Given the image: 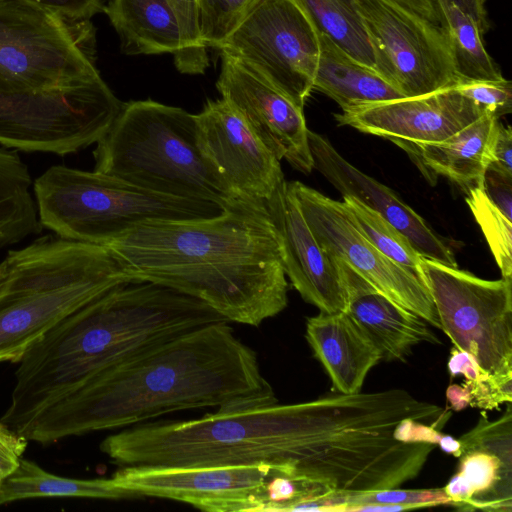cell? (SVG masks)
Returning <instances> with one entry per match:
<instances>
[{
    "label": "cell",
    "instance_id": "cell-41",
    "mask_svg": "<svg viewBox=\"0 0 512 512\" xmlns=\"http://www.w3.org/2000/svg\"><path fill=\"white\" fill-rule=\"evenodd\" d=\"M28 441L0 421V446L22 456Z\"/></svg>",
    "mask_w": 512,
    "mask_h": 512
},
{
    "label": "cell",
    "instance_id": "cell-44",
    "mask_svg": "<svg viewBox=\"0 0 512 512\" xmlns=\"http://www.w3.org/2000/svg\"><path fill=\"white\" fill-rule=\"evenodd\" d=\"M7 273H8L7 262L4 258V260L2 262H0V285L4 282V280L7 276Z\"/></svg>",
    "mask_w": 512,
    "mask_h": 512
},
{
    "label": "cell",
    "instance_id": "cell-40",
    "mask_svg": "<svg viewBox=\"0 0 512 512\" xmlns=\"http://www.w3.org/2000/svg\"><path fill=\"white\" fill-rule=\"evenodd\" d=\"M457 5L461 10L467 13L477 23L480 31L484 35L489 29L487 19V11L485 2L486 0H450Z\"/></svg>",
    "mask_w": 512,
    "mask_h": 512
},
{
    "label": "cell",
    "instance_id": "cell-32",
    "mask_svg": "<svg viewBox=\"0 0 512 512\" xmlns=\"http://www.w3.org/2000/svg\"><path fill=\"white\" fill-rule=\"evenodd\" d=\"M173 9L180 30L181 46L174 55V64L183 74H203L209 65L207 47L199 26L197 0H167Z\"/></svg>",
    "mask_w": 512,
    "mask_h": 512
},
{
    "label": "cell",
    "instance_id": "cell-11",
    "mask_svg": "<svg viewBox=\"0 0 512 512\" xmlns=\"http://www.w3.org/2000/svg\"><path fill=\"white\" fill-rule=\"evenodd\" d=\"M374 70L404 97L454 86L457 77L443 28L390 0H357Z\"/></svg>",
    "mask_w": 512,
    "mask_h": 512
},
{
    "label": "cell",
    "instance_id": "cell-36",
    "mask_svg": "<svg viewBox=\"0 0 512 512\" xmlns=\"http://www.w3.org/2000/svg\"><path fill=\"white\" fill-rule=\"evenodd\" d=\"M41 9L71 21H89L103 12L102 0H26Z\"/></svg>",
    "mask_w": 512,
    "mask_h": 512
},
{
    "label": "cell",
    "instance_id": "cell-30",
    "mask_svg": "<svg viewBox=\"0 0 512 512\" xmlns=\"http://www.w3.org/2000/svg\"><path fill=\"white\" fill-rule=\"evenodd\" d=\"M343 202L352 213L357 225L367 239L386 257L411 270L421 280L422 256L408 238L379 213L357 199L343 196ZM422 281V280H421Z\"/></svg>",
    "mask_w": 512,
    "mask_h": 512
},
{
    "label": "cell",
    "instance_id": "cell-25",
    "mask_svg": "<svg viewBox=\"0 0 512 512\" xmlns=\"http://www.w3.org/2000/svg\"><path fill=\"white\" fill-rule=\"evenodd\" d=\"M3 504L34 498H91L118 500L134 496L113 477L77 479L52 474L31 460L20 459L17 469L0 482Z\"/></svg>",
    "mask_w": 512,
    "mask_h": 512
},
{
    "label": "cell",
    "instance_id": "cell-42",
    "mask_svg": "<svg viewBox=\"0 0 512 512\" xmlns=\"http://www.w3.org/2000/svg\"><path fill=\"white\" fill-rule=\"evenodd\" d=\"M21 458L17 453L0 446V482L17 469Z\"/></svg>",
    "mask_w": 512,
    "mask_h": 512
},
{
    "label": "cell",
    "instance_id": "cell-6",
    "mask_svg": "<svg viewBox=\"0 0 512 512\" xmlns=\"http://www.w3.org/2000/svg\"><path fill=\"white\" fill-rule=\"evenodd\" d=\"M33 193L43 228L64 239L101 245L143 222L209 218L224 211L213 203L152 193L64 165L37 177Z\"/></svg>",
    "mask_w": 512,
    "mask_h": 512
},
{
    "label": "cell",
    "instance_id": "cell-35",
    "mask_svg": "<svg viewBox=\"0 0 512 512\" xmlns=\"http://www.w3.org/2000/svg\"><path fill=\"white\" fill-rule=\"evenodd\" d=\"M463 384L468 404L473 407L491 410L512 401V376L486 373L475 379H465Z\"/></svg>",
    "mask_w": 512,
    "mask_h": 512
},
{
    "label": "cell",
    "instance_id": "cell-22",
    "mask_svg": "<svg viewBox=\"0 0 512 512\" xmlns=\"http://www.w3.org/2000/svg\"><path fill=\"white\" fill-rule=\"evenodd\" d=\"M498 122V118L486 112L442 141L399 146L415 157L424 171L445 176L468 190L483 183Z\"/></svg>",
    "mask_w": 512,
    "mask_h": 512
},
{
    "label": "cell",
    "instance_id": "cell-21",
    "mask_svg": "<svg viewBox=\"0 0 512 512\" xmlns=\"http://www.w3.org/2000/svg\"><path fill=\"white\" fill-rule=\"evenodd\" d=\"M305 336L337 393L359 392L369 371L382 360L380 350L347 311H320L307 318Z\"/></svg>",
    "mask_w": 512,
    "mask_h": 512
},
{
    "label": "cell",
    "instance_id": "cell-8",
    "mask_svg": "<svg viewBox=\"0 0 512 512\" xmlns=\"http://www.w3.org/2000/svg\"><path fill=\"white\" fill-rule=\"evenodd\" d=\"M123 103L101 78L63 91L36 92L0 77V144L66 156L96 144Z\"/></svg>",
    "mask_w": 512,
    "mask_h": 512
},
{
    "label": "cell",
    "instance_id": "cell-3",
    "mask_svg": "<svg viewBox=\"0 0 512 512\" xmlns=\"http://www.w3.org/2000/svg\"><path fill=\"white\" fill-rule=\"evenodd\" d=\"M226 321L206 303L152 282L120 284L78 308L17 362L0 421L18 433L39 412L150 348L209 323Z\"/></svg>",
    "mask_w": 512,
    "mask_h": 512
},
{
    "label": "cell",
    "instance_id": "cell-13",
    "mask_svg": "<svg viewBox=\"0 0 512 512\" xmlns=\"http://www.w3.org/2000/svg\"><path fill=\"white\" fill-rule=\"evenodd\" d=\"M274 472L268 465L121 466L112 477L134 497L176 500L209 512H236L252 511Z\"/></svg>",
    "mask_w": 512,
    "mask_h": 512
},
{
    "label": "cell",
    "instance_id": "cell-29",
    "mask_svg": "<svg viewBox=\"0 0 512 512\" xmlns=\"http://www.w3.org/2000/svg\"><path fill=\"white\" fill-rule=\"evenodd\" d=\"M450 505L443 488L372 491H332L298 506V511L353 512L365 505H399L407 510L437 505Z\"/></svg>",
    "mask_w": 512,
    "mask_h": 512
},
{
    "label": "cell",
    "instance_id": "cell-17",
    "mask_svg": "<svg viewBox=\"0 0 512 512\" xmlns=\"http://www.w3.org/2000/svg\"><path fill=\"white\" fill-rule=\"evenodd\" d=\"M457 473L443 487L459 509L512 511V410L496 421L485 415L458 439Z\"/></svg>",
    "mask_w": 512,
    "mask_h": 512
},
{
    "label": "cell",
    "instance_id": "cell-14",
    "mask_svg": "<svg viewBox=\"0 0 512 512\" xmlns=\"http://www.w3.org/2000/svg\"><path fill=\"white\" fill-rule=\"evenodd\" d=\"M197 144L239 199L265 204L285 178L280 160L223 99L207 101L195 115Z\"/></svg>",
    "mask_w": 512,
    "mask_h": 512
},
{
    "label": "cell",
    "instance_id": "cell-1",
    "mask_svg": "<svg viewBox=\"0 0 512 512\" xmlns=\"http://www.w3.org/2000/svg\"><path fill=\"white\" fill-rule=\"evenodd\" d=\"M275 403L256 352L227 321H218L105 370L43 409L18 434L49 445L175 411H231Z\"/></svg>",
    "mask_w": 512,
    "mask_h": 512
},
{
    "label": "cell",
    "instance_id": "cell-28",
    "mask_svg": "<svg viewBox=\"0 0 512 512\" xmlns=\"http://www.w3.org/2000/svg\"><path fill=\"white\" fill-rule=\"evenodd\" d=\"M316 30L358 62L374 69V55L357 0H295Z\"/></svg>",
    "mask_w": 512,
    "mask_h": 512
},
{
    "label": "cell",
    "instance_id": "cell-37",
    "mask_svg": "<svg viewBox=\"0 0 512 512\" xmlns=\"http://www.w3.org/2000/svg\"><path fill=\"white\" fill-rule=\"evenodd\" d=\"M482 185L489 199L512 220V178L487 168Z\"/></svg>",
    "mask_w": 512,
    "mask_h": 512
},
{
    "label": "cell",
    "instance_id": "cell-26",
    "mask_svg": "<svg viewBox=\"0 0 512 512\" xmlns=\"http://www.w3.org/2000/svg\"><path fill=\"white\" fill-rule=\"evenodd\" d=\"M32 186L28 167L17 150L0 148V248L42 231Z\"/></svg>",
    "mask_w": 512,
    "mask_h": 512
},
{
    "label": "cell",
    "instance_id": "cell-18",
    "mask_svg": "<svg viewBox=\"0 0 512 512\" xmlns=\"http://www.w3.org/2000/svg\"><path fill=\"white\" fill-rule=\"evenodd\" d=\"M265 208L279 239L285 275L302 299L322 312L347 311L348 294L339 267L314 237L285 179Z\"/></svg>",
    "mask_w": 512,
    "mask_h": 512
},
{
    "label": "cell",
    "instance_id": "cell-15",
    "mask_svg": "<svg viewBox=\"0 0 512 512\" xmlns=\"http://www.w3.org/2000/svg\"><path fill=\"white\" fill-rule=\"evenodd\" d=\"M216 87L254 134L278 159L309 174L313 159L303 108L236 59L221 53Z\"/></svg>",
    "mask_w": 512,
    "mask_h": 512
},
{
    "label": "cell",
    "instance_id": "cell-4",
    "mask_svg": "<svg viewBox=\"0 0 512 512\" xmlns=\"http://www.w3.org/2000/svg\"><path fill=\"white\" fill-rule=\"evenodd\" d=\"M0 285V363H17L66 316L133 279L106 245L45 235L5 257Z\"/></svg>",
    "mask_w": 512,
    "mask_h": 512
},
{
    "label": "cell",
    "instance_id": "cell-5",
    "mask_svg": "<svg viewBox=\"0 0 512 512\" xmlns=\"http://www.w3.org/2000/svg\"><path fill=\"white\" fill-rule=\"evenodd\" d=\"M94 171L145 191L223 210L262 205L237 198L197 144L195 115L153 100L123 103L93 150Z\"/></svg>",
    "mask_w": 512,
    "mask_h": 512
},
{
    "label": "cell",
    "instance_id": "cell-39",
    "mask_svg": "<svg viewBox=\"0 0 512 512\" xmlns=\"http://www.w3.org/2000/svg\"><path fill=\"white\" fill-rule=\"evenodd\" d=\"M428 21L441 26V16L435 0H390Z\"/></svg>",
    "mask_w": 512,
    "mask_h": 512
},
{
    "label": "cell",
    "instance_id": "cell-45",
    "mask_svg": "<svg viewBox=\"0 0 512 512\" xmlns=\"http://www.w3.org/2000/svg\"><path fill=\"white\" fill-rule=\"evenodd\" d=\"M1 505H3V500H2L1 491H0V506Z\"/></svg>",
    "mask_w": 512,
    "mask_h": 512
},
{
    "label": "cell",
    "instance_id": "cell-16",
    "mask_svg": "<svg viewBox=\"0 0 512 512\" xmlns=\"http://www.w3.org/2000/svg\"><path fill=\"white\" fill-rule=\"evenodd\" d=\"M486 111L454 86L428 94L356 106L335 115L339 125L403 143L442 141Z\"/></svg>",
    "mask_w": 512,
    "mask_h": 512
},
{
    "label": "cell",
    "instance_id": "cell-27",
    "mask_svg": "<svg viewBox=\"0 0 512 512\" xmlns=\"http://www.w3.org/2000/svg\"><path fill=\"white\" fill-rule=\"evenodd\" d=\"M435 2L448 40L457 83L503 78L483 44V34L474 19L450 0Z\"/></svg>",
    "mask_w": 512,
    "mask_h": 512
},
{
    "label": "cell",
    "instance_id": "cell-34",
    "mask_svg": "<svg viewBox=\"0 0 512 512\" xmlns=\"http://www.w3.org/2000/svg\"><path fill=\"white\" fill-rule=\"evenodd\" d=\"M454 87L498 119L512 112V84L504 77L498 80L461 81Z\"/></svg>",
    "mask_w": 512,
    "mask_h": 512
},
{
    "label": "cell",
    "instance_id": "cell-2",
    "mask_svg": "<svg viewBox=\"0 0 512 512\" xmlns=\"http://www.w3.org/2000/svg\"><path fill=\"white\" fill-rule=\"evenodd\" d=\"M134 282L196 298L257 327L288 304L281 247L265 204L201 219L140 223L106 244Z\"/></svg>",
    "mask_w": 512,
    "mask_h": 512
},
{
    "label": "cell",
    "instance_id": "cell-43",
    "mask_svg": "<svg viewBox=\"0 0 512 512\" xmlns=\"http://www.w3.org/2000/svg\"><path fill=\"white\" fill-rule=\"evenodd\" d=\"M437 444H439L443 451L450 453L455 457L459 455L460 443L458 440L450 436L442 435Z\"/></svg>",
    "mask_w": 512,
    "mask_h": 512
},
{
    "label": "cell",
    "instance_id": "cell-19",
    "mask_svg": "<svg viewBox=\"0 0 512 512\" xmlns=\"http://www.w3.org/2000/svg\"><path fill=\"white\" fill-rule=\"evenodd\" d=\"M313 168L343 196H350L379 213L401 231L425 258L458 267L450 248L425 220L390 188L349 163L323 136L308 130Z\"/></svg>",
    "mask_w": 512,
    "mask_h": 512
},
{
    "label": "cell",
    "instance_id": "cell-9",
    "mask_svg": "<svg viewBox=\"0 0 512 512\" xmlns=\"http://www.w3.org/2000/svg\"><path fill=\"white\" fill-rule=\"evenodd\" d=\"M440 329L491 375L512 376V280H485L422 257Z\"/></svg>",
    "mask_w": 512,
    "mask_h": 512
},
{
    "label": "cell",
    "instance_id": "cell-23",
    "mask_svg": "<svg viewBox=\"0 0 512 512\" xmlns=\"http://www.w3.org/2000/svg\"><path fill=\"white\" fill-rule=\"evenodd\" d=\"M103 12L126 55L177 54L180 30L167 0H109Z\"/></svg>",
    "mask_w": 512,
    "mask_h": 512
},
{
    "label": "cell",
    "instance_id": "cell-10",
    "mask_svg": "<svg viewBox=\"0 0 512 512\" xmlns=\"http://www.w3.org/2000/svg\"><path fill=\"white\" fill-rule=\"evenodd\" d=\"M304 109L313 90L318 31L295 0H260L217 47Z\"/></svg>",
    "mask_w": 512,
    "mask_h": 512
},
{
    "label": "cell",
    "instance_id": "cell-38",
    "mask_svg": "<svg viewBox=\"0 0 512 512\" xmlns=\"http://www.w3.org/2000/svg\"><path fill=\"white\" fill-rule=\"evenodd\" d=\"M489 169L512 178V130L498 122L492 146Z\"/></svg>",
    "mask_w": 512,
    "mask_h": 512
},
{
    "label": "cell",
    "instance_id": "cell-12",
    "mask_svg": "<svg viewBox=\"0 0 512 512\" xmlns=\"http://www.w3.org/2000/svg\"><path fill=\"white\" fill-rule=\"evenodd\" d=\"M286 186L314 237L331 257L344 261L380 292L440 329L436 308L420 278L382 254L343 201L299 181H286Z\"/></svg>",
    "mask_w": 512,
    "mask_h": 512
},
{
    "label": "cell",
    "instance_id": "cell-31",
    "mask_svg": "<svg viewBox=\"0 0 512 512\" xmlns=\"http://www.w3.org/2000/svg\"><path fill=\"white\" fill-rule=\"evenodd\" d=\"M466 202L480 226L502 274L512 280V223L489 199L483 185L467 190Z\"/></svg>",
    "mask_w": 512,
    "mask_h": 512
},
{
    "label": "cell",
    "instance_id": "cell-24",
    "mask_svg": "<svg viewBox=\"0 0 512 512\" xmlns=\"http://www.w3.org/2000/svg\"><path fill=\"white\" fill-rule=\"evenodd\" d=\"M318 36L320 53L313 90L333 99L342 111L404 97L373 68L352 58L327 35L318 32Z\"/></svg>",
    "mask_w": 512,
    "mask_h": 512
},
{
    "label": "cell",
    "instance_id": "cell-33",
    "mask_svg": "<svg viewBox=\"0 0 512 512\" xmlns=\"http://www.w3.org/2000/svg\"><path fill=\"white\" fill-rule=\"evenodd\" d=\"M260 0H197L201 38L217 47Z\"/></svg>",
    "mask_w": 512,
    "mask_h": 512
},
{
    "label": "cell",
    "instance_id": "cell-20",
    "mask_svg": "<svg viewBox=\"0 0 512 512\" xmlns=\"http://www.w3.org/2000/svg\"><path fill=\"white\" fill-rule=\"evenodd\" d=\"M334 260L347 290V312L380 350L382 360L402 361L423 342L441 344L423 318L380 292L344 261Z\"/></svg>",
    "mask_w": 512,
    "mask_h": 512
},
{
    "label": "cell",
    "instance_id": "cell-7",
    "mask_svg": "<svg viewBox=\"0 0 512 512\" xmlns=\"http://www.w3.org/2000/svg\"><path fill=\"white\" fill-rule=\"evenodd\" d=\"M95 28L26 0H0V77L36 92L73 89L101 78Z\"/></svg>",
    "mask_w": 512,
    "mask_h": 512
}]
</instances>
